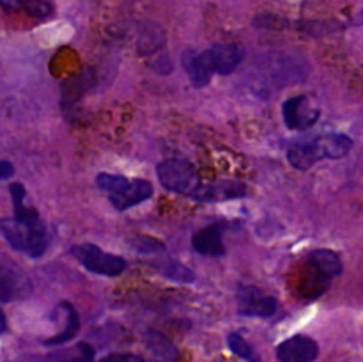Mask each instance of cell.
Here are the masks:
<instances>
[{"instance_id":"cell-1","label":"cell","mask_w":363,"mask_h":362,"mask_svg":"<svg viewBox=\"0 0 363 362\" xmlns=\"http://www.w3.org/2000/svg\"><path fill=\"white\" fill-rule=\"evenodd\" d=\"M0 233L14 251L30 258H41L48 247V234L41 216L34 208L27 206L14 209V216L11 219L0 220Z\"/></svg>"},{"instance_id":"cell-2","label":"cell","mask_w":363,"mask_h":362,"mask_svg":"<svg viewBox=\"0 0 363 362\" xmlns=\"http://www.w3.org/2000/svg\"><path fill=\"white\" fill-rule=\"evenodd\" d=\"M353 141L344 133L318 135L312 141L294 142L287 149V160L298 170H308L321 160H339L350 153Z\"/></svg>"},{"instance_id":"cell-3","label":"cell","mask_w":363,"mask_h":362,"mask_svg":"<svg viewBox=\"0 0 363 362\" xmlns=\"http://www.w3.org/2000/svg\"><path fill=\"white\" fill-rule=\"evenodd\" d=\"M96 185L108 195L117 212H126L152 195V185L147 180H130L119 174L99 172L96 176Z\"/></svg>"},{"instance_id":"cell-4","label":"cell","mask_w":363,"mask_h":362,"mask_svg":"<svg viewBox=\"0 0 363 362\" xmlns=\"http://www.w3.org/2000/svg\"><path fill=\"white\" fill-rule=\"evenodd\" d=\"M156 174L165 190L174 194L194 195L199 188V177L195 167L184 158H167L158 163Z\"/></svg>"},{"instance_id":"cell-5","label":"cell","mask_w":363,"mask_h":362,"mask_svg":"<svg viewBox=\"0 0 363 362\" xmlns=\"http://www.w3.org/2000/svg\"><path fill=\"white\" fill-rule=\"evenodd\" d=\"M71 256L84 265L85 270L103 277H117L128 268L126 259L121 256L108 254L94 243H80L71 247Z\"/></svg>"},{"instance_id":"cell-6","label":"cell","mask_w":363,"mask_h":362,"mask_svg":"<svg viewBox=\"0 0 363 362\" xmlns=\"http://www.w3.org/2000/svg\"><path fill=\"white\" fill-rule=\"evenodd\" d=\"M319 116V109L312 105L311 98L305 94L293 96L282 103L284 123L289 130H307L318 123Z\"/></svg>"},{"instance_id":"cell-7","label":"cell","mask_w":363,"mask_h":362,"mask_svg":"<svg viewBox=\"0 0 363 362\" xmlns=\"http://www.w3.org/2000/svg\"><path fill=\"white\" fill-rule=\"evenodd\" d=\"M238 302H240V314L247 318H269L279 309L277 298L245 284L238 286Z\"/></svg>"},{"instance_id":"cell-8","label":"cell","mask_w":363,"mask_h":362,"mask_svg":"<svg viewBox=\"0 0 363 362\" xmlns=\"http://www.w3.org/2000/svg\"><path fill=\"white\" fill-rule=\"evenodd\" d=\"M243 48L234 43H223V45H213L211 48L201 53L202 60L213 75H230L238 70L243 60Z\"/></svg>"},{"instance_id":"cell-9","label":"cell","mask_w":363,"mask_h":362,"mask_svg":"<svg viewBox=\"0 0 363 362\" xmlns=\"http://www.w3.org/2000/svg\"><path fill=\"white\" fill-rule=\"evenodd\" d=\"M318 355V343L307 336H293L277 346L279 362H314Z\"/></svg>"},{"instance_id":"cell-10","label":"cell","mask_w":363,"mask_h":362,"mask_svg":"<svg viewBox=\"0 0 363 362\" xmlns=\"http://www.w3.org/2000/svg\"><path fill=\"white\" fill-rule=\"evenodd\" d=\"M247 195V187L241 181H215V183L199 185L194 199L202 202H216V201H229V199H240Z\"/></svg>"},{"instance_id":"cell-11","label":"cell","mask_w":363,"mask_h":362,"mask_svg":"<svg viewBox=\"0 0 363 362\" xmlns=\"http://www.w3.org/2000/svg\"><path fill=\"white\" fill-rule=\"evenodd\" d=\"M223 224L216 222L211 226H206L199 229L191 238V245H194L195 252L206 258H220L225 254V245H223Z\"/></svg>"},{"instance_id":"cell-12","label":"cell","mask_w":363,"mask_h":362,"mask_svg":"<svg viewBox=\"0 0 363 362\" xmlns=\"http://www.w3.org/2000/svg\"><path fill=\"white\" fill-rule=\"evenodd\" d=\"M308 266L318 270L321 275L332 280L333 277H339L342 273V259L337 252L328 251V248H318L312 251L307 258Z\"/></svg>"},{"instance_id":"cell-13","label":"cell","mask_w":363,"mask_h":362,"mask_svg":"<svg viewBox=\"0 0 363 362\" xmlns=\"http://www.w3.org/2000/svg\"><path fill=\"white\" fill-rule=\"evenodd\" d=\"M94 84V71L84 70L77 77L69 78L62 87V103L64 106H71L82 98V94L89 91Z\"/></svg>"},{"instance_id":"cell-14","label":"cell","mask_w":363,"mask_h":362,"mask_svg":"<svg viewBox=\"0 0 363 362\" xmlns=\"http://www.w3.org/2000/svg\"><path fill=\"white\" fill-rule=\"evenodd\" d=\"M60 309H62L64 316H66V325H64V329L60 330L59 334H55V336L45 341V344H48V346H57V344L67 343V341L73 339L78 334V330H80V316H78L77 309H74L69 302H62V304H60Z\"/></svg>"},{"instance_id":"cell-15","label":"cell","mask_w":363,"mask_h":362,"mask_svg":"<svg viewBox=\"0 0 363 362\" xmlns=\"http://www.w3.org/2000/svg\"><path fill=\"white\" fill-rule=\"evenodd\" d=\"M183 66L184 70H186L194 87H204V85H208L209 80H211L213 73L208 70L204 60H202L201 53H194V52L184 53Z\"/></svg>"},{"instance_id":"cell-16","label":"cell","mask_w":363,"mask_h":362,"mask_svg":"<svg viewBox=\"0 0 363 362\" xmlns=\"http://www.w3.org/2000/svg\"><path fill=\"white\" fill-rule=\"evenodd\" d=\"M155 268L158 270L163 277L174 280V283L191 284L195 280V273L191 272L188 266H184L183 263H177L174 261V259H165V261L155 263Z\"/></svg>"},{"instance_id":"cell-17","label":"cell","mask_w":363,"mask_h":362,"mask_svg":"<svg viewBox=\"0 0 363 362\" xmlns=\"http://www.w3.org/2000/svg\"><path fill=\"white\" fill-rule=\"evenodd\" d=\"M227 343H229V348L233 353H236L238 357H241L243 361L247 362H261V358H259V355L255 353L254 348L250 346V344L245 341V337L241 336V334L238 332H233L229 334V337H227Z\"/></svg>"},{"instance_id":"cell-18","label":"cell","mask_w":363,"mask_h":362,"mask_svg":"<svg viewBox=\"0 0 363 362\" xmlns=\"http://www.w3.org/2000/svg\"><path fill=\"white\" fill-rule=\"evenodd\" d=\"M21 9L38 20H45L53 13L52 4L46 0H21Z\"/></svg>"},{"instance_id":"cell-19","label":"cell","mask_w":363,"mask_h":362,"mask_svg":"<svg viewBox=\"0 0 363 362\" xmlns=\"http://www.w3.org/2000/svg\"><path fill=\"white\" fill-rule=\"evenodd\" d=\"M131 245H133L135 251L142 252V254L163 252V248H165V245H163L162 241L156 240V238H151V236H137V238H133Z\"/></svg>"},{"instance_id":"cell-20","label":"cell","mask_w":363,"mask_h":362,"mask_svg":"<svg viewBox=\"0 0 363 362\" xmlns=\"http://www.w3.org/2000/svg\"><path fill=\"white\" fill-rule=\"evenodd\" d=\"M66 362H94V350H92V346H89L87 343L78 344L77 355L67 358Z\"/></svg>"},{"instance_id":"cell-21","label":"cell","mask_w":363,"mask_h":362,"mask_svg":"<svg viewBox=\"0 0 363 362\" xmlns=\"http://www.w3.org/2000/svg\"><path fill=\"white\" fill-rule=\"evenodd\" d=\"M9 194H11V199H13L14 209L25 206V187H23V185H21V183H11Z\"/></svg>"},{"instance_id":"cell-22","label":"cell","mask_w":363,"mask_h":362,"mask_svg":"<svg viewBox=\"0 0 363 362\" xmlns=\"http://www.w3.org/2000/svg\"><path fill=\"white\" fill-rule=\"evenodd\" d=\"M99 362H145V361L142 357H138V355L113 353V355H108V357H105Z\"/></svg>"},{"instance_id":"cell-23","label":"cell","mask_w":363,"mask_h":362,"mask_svg":"<svg viewBox=\"0 0 363 362\" xmlns=\"http://www.w3.org/2000/svg\"><path fill=\"white\" fill-rule=\"evenodd\" d=\"M13 286H11V280L9 279H2L0 277V300H11L13 298Z\"/></svg>"},{"instance_id":"cell-24","label":"cell","mask_w":363,"mask_h":362,"mask_svg":"<svg viewBox=\"0 0 363 362\" xmlns=\"http://www.w3.org/2000/svg\"><path fill=\"white\" fill-rule=\"evenodd\" d=\"M14 174V165L7 160H0V180H9Z\"/></svg>"},{"instance_id":"cell-25","label":"cell","mask_w":363,"mask_h":362,"mask_svg":"<svg viewBox=\"0 0 363 362\" xmlns=\"http://www.w3.org/2000/svg\"><path fill=\"white\" fill-rule=\"evenodd\" d=\"M0 7L7 13H14L21 9V0H0Z\"/></svg>"},{"instance_id":"cell-26","label":"cell","mask_w":363,"mask_h":362,"mask_svg":"<svg viewBox=\"0 0 363 362\" xmlns=\"http://www.w3.org/2000/svg\"><path fill=\"white\" fill-rule=\"evenodd\" d=\"M7 330V319H6V314H4V311L0 309V334H4Z\"/></svg>"},{"instance_id":"cell-27","label":"cell","mask_w":363,"mask_h":362,"mask_svg":"<svg viewBox=\"0 0 363 362\" xmlns=\"http://www.w3.org/2000/svg\"><path fill=\"white\" fill-rule=\"evenodd\" d=\"M354 25H363V9L358 13L357 20H354Z\"/></svg>"}]
</instances>
